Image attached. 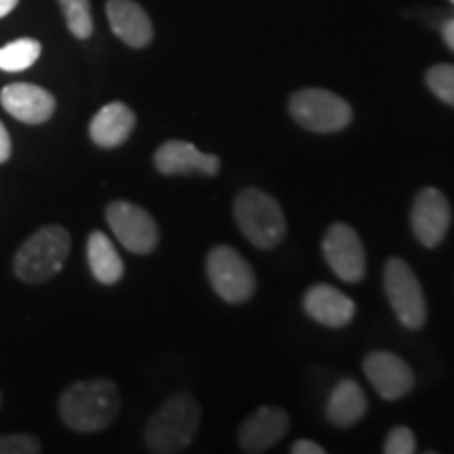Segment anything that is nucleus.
I'll return each mask as SVG.
<instances>
[{"label": "nucleus", "instance_id": "1", "mask_svg": "<svg viewBox=\"0 0 454 454\" xmlns=\"http://www.w3.org/2000/svg\"><path fill=\"white\" fill-rule=\"evenodd\" d=\"M121 412V394L110 379H90L67 387L59 397V417L78 434L110 427Z\"/></svg>", "mask_w": 454, "mask_h": 454}, {"label": "nucleus", "instance_id": "2", "mask_svg": "<svg viewBox=\"0 0 454 454\" xmlns=\"http://www.w3.org/2000/svg\"><path fill=\"white\" fill-rule=\"evenodd\" d=\"M200 404L185 391L170 395L145 425L144 440L150 452L177 454L192 444L200 427Z\"/></svg>", "mask_w": 454, "mask_h": 454}, {"label": "nucleus", "instance_id": "3", "mask_svg": "<svg viewBox=\"0 0 454 454\" xmlns=\"http://www.w3.org/2000/svg\"><path fill=\"white\" fill-rule=\"evenodd\" d=\"M70 234L61 225H44L15 253V276L26 284H43L59 274L70 254Z\"/></svg>", "mask_w": 454, "mask_h": 454}, {"label": "nucleus", "instance_id": "4", "mask_svg": "<svg viewBox=\"0 0 454 454\" xmlns=\"http://www.w3.org/2000/svg\"><path fill=\"white\" fill-rule=\"evenodd\" d=\"M234 219L247 240L263 251L278 247L286 236L282 207L257 187H247L236 196Z\"/></svg>", "mask_w": 454, "mask_h": 454}, {"label": "nucleus", "instance_id": "5", "mask_svg": "<svg viewBox=\"0 0 454 454\" xmlns=\"http://www.w3.org/2000/svg\"><path fill=\"white\" fill-rule=\"evenodd\" d=\"M291 116L311 133H339L348 129L354 110L343 98L326 89H301L288 101Z\"/></svg>", "mask_w": 454, "mask_h": 454}, {"label": "nucleus", "instance_id": "6", "mask_svg": "<svg viewBox=\"0 0 454 454\" xmlns=\"http://www.w3.org/2000/svg\"><path fill=\"white\" fill-rule=\"evenodd\" d=\"M383 288L397 320L411 331H419L427 322V303L417 274L404 259L387 261L383 274Z\"/></svg>", "mask_w": 454, "mask_h": 454}, {"label": "nucleus", "instance_id": "7", "mask_svg": "<svg viewBox=\"0 0 454 454\" xmlns=\"http://www.w3.org/2000/svg\"><path fill=\"white\" fill-rule=\"evenodd\" d=\"M207 276L225 303H244L257 291V278L248 261L227 244H219L208 253Z\"/></svg>", "mask_w": 454, "mask_h": 454}, {"label": "nucleus", "instance_id": "8", "mask_svg": "<svg viewBox=\"0 0 454 454\" xmlns=\"http://www.w3.org/2000/svg\"><path fill=\"white\" fill-rule=\"evenodd\" d=\"M106 221L124 248L135 254H150L160 240L156 219L139 204L116 200L107 204Z\"/></svg>", "mask_w": 454, "mask_h": 454}, {"label": "nucleus", "instance_id": "9", "mask_svg": "<svg viewBox=\"0 0 454 454\" xmlns=\"http://www.w3.org/2000/svg\"><path fill=\"white\" fill-rule=\"evenodd\" d=\"M322 253L328 268L334 276L343 282L356 284L366 274V251L360 236L354 227L348 223H333L328 227L325 240H322Z\"/></svg>", "mask_w": 454, "mask_h": 454}, {"label": "nucleus", "instance_id": "10", "mask_svg": "<svg viewBox=\"0 0 454 454\" xmlns=\"http://www.w3.org/2000/svg\"><path fill=\"white\" fill-rule=\"evenodd\" d=\"M411 225L423 247L434 248L446 238L450 227V204L435 187H425L417 194L411 211Z\"/></svg>", "mask_w": 454, "mask_h": 454}, {"label": "nucleus", "instance_id": "11", "mask_svg": "<svg viewBox=\"0 0 454 454\" xmlns=\"http://www.w3.org/2000/svg\"><path fill=\"white\" fill-rule=\"evenodd\" d=\"M364 374L383 400H400L414 385L412 368L391 351H372L364 357Z\"/></svg>", "mask_w": 454, "mask_h": 454}, {"label": "nucleus", "instance_id": "12", "mask_svg": "<svg viewBox=\"0 0 454 454\" xmlns=\"http://www.w3.org/2000/svg\"><path fill=\"white\" fill-rule=\"evenodd\" d=\"M288 431V414L278 406H261L240 425L238 444L244 452L259 454L278 444Z\"/></svg>", "mask_w": 454, "mask_h": 454}, {"label": "nucleus", "instance_id": "13", "mask_svg": "<svg viewBox=\"0 0 454 454\" xmlns=\"http://www.w3.org/2000/svg\"><path fill=\"white\" fill-rule=\"evenodd\" d=\"M154 167L162 175H217L221 168L219 156L204 154L190 141H167L156 150Z\"/></svg>", "mask_w": 454, "mask_h": 454}, {"label": "nucleus", "instance_id": "14", "mask_svg": "<svg viewBox=\"0 0 454 454\" xmlns=\"http://www.w3.org/2000/svg\"><path fill=\"white\" fill-rule=\"evenodd\" d=\"M0 104L11 116L26 124L47 122L55 112V98L36 84L15 82L0 90Z\"/></svg>", "mask_w": 454, "mask_h": 454}, {"label": "nucleus", "instance_id": "15", "mask_svg": "<svg viewBox=\"0 0 454 454\" xmlns=\"http://www.w3.org/2000/svg\"><path fill=\"white\" fill-rule=\"evenodd\" d=\"M303 308L311 320L328 328L348 326L356 316V303L331 284H314L303 297Z\"/></svg>", "mask_w": 454, "mask_h": 454}, {"label": "nucleus", "instance_id": "16", "mask_svg": "<svg viewBox=\"0 0 454 454\" xmlns=\"http://www.w3.org/2000/svg\"><path fill=\"white\" fill-rule=\"evenodd\" d=\"M107 20L112 32L133 49H144L154 38V27L141 4L135 0H107Z\"/></svg>", "mask_w": 454, "mask_h": 454}, {"label": "nucleus", "instance_id": "17", "mask_svg": "<svg viewBox=\"0 0 454 454\" xmlns=\"http://www.w3.org/2000/svg\"><path fill=\"white\" fill-rule=\"evenodd\" d=\"M135 124H137L135 112L122 101H114L95 114L89 124V135L95 145L110 150V147L122 145L130 137Z\"/></svg>", "mask_w": 454, "mask_h": 454}, {"label": "nucleus", "instance_id": "18", "mask_svg": "<svg viewBox=\"0 0 454 454\" xmlns=\"http://www.w3.org/2000/svg\"><path fill=\"white\" fill-rule=\"evenodd\" d=\"M366 411V394L354 379H343V381L334 385L326 404V419L334 427H351V425L364 419Z\"/></svg>", "mask_w": 454, "mask_h": 454}, {"label": "nucleus", "instance_id": "19", "mask_svg": "<svg viewBox=\"0 0 454 454\" xmlns=\"http://www.w3.org/2000/svg\"><path fill=\"white\" fill-rule=\"evenodd\" d=\"M87 259L93 278L106 286L121 282L124 276V263L104 231H93L87 240Z\"/></svg>", "mask_w": 454, "mask_h": 454}, {"label": "nucleus", "instance_id": "20", "mask_svg": "<svg viewBox=\"0 0 454 454\" xmlns=\"http://www.w3.org/2000/svg\"><path fill=\"white\" fill-rule=\"evenodd\" d=\"M41 53V43L34 41V38H20V41L4 44V47L0 49V70L24 72L30 66L36 64Z\"/></svg>", "mask_w": 454, "mask_h": 454}, {"label": "nucleus", "instance_id": "21", "mask_svg": "<svg viewBox=\"0 0 454 454\" xmlns=\"http://www.w3.org/2000/svg\"><path fill=\"white\" fill-rule=\"evenodd\" d=\"M59 7L66 17L67 30L74 36L84 41L93 34V15H90L89 0H59Z\"/></svg>", "mask_w": 454, "mask_h": 454}, {"label": "nucleus", "instance_id": "22", "mask_svg": "<svg viewBox=\"0 0 454 454\" xmlns=\"http://www.w3.org/2000/svg\"><path fill=\"white\" fill-rule=\"evenodd\" d=\"M425 81L435 98L454 107V66L440 64L429 67Z\"/></svg>", "mask_w": 454, "mask_h": 454}, {"label": "nucleus", "instance_id": "23", "mask_svg": "<svg viewBox=\"0 0 454 454\" xmlns=\"http://www.w3.org/2000/svg\"><path fill=\"white\" fill-rule=\"evenodd\" d=\"M41 450V440L30 434L0 435V454H38Z\"/></svg>", "mask_w": 454, "mask_h": 454}, {"label": "nucleus", "instance_id": "24", "mask_svg": "<svg viewBox=\"0 0 454 454\" xmlns=\"http://www.w3.org/2000/svg\"><path fill=\"white\" fill-rule=\"evenodd\" d=\"M414 450H417V440H414V434L408 427L391 429L387 438H385V454H412Z\"/></svg>", "mask_w": 454, "mask_h": 454}, {"label": "nucleus", "instance_id": "25", "mask_svg": "<svg viewBox=\"0 0 454 454\" xmlns=\"http://www.w3.org/2000/svg\"><path fill=\"white\" fill-rule=\"evenodd\" d=\"M293 454H325V446L316 444V442L311 440H297L291 448Z\"/></svg>", "mask_w": 454, "mask_h": 454}, {"label": "nucleus", "instance_id": "26", "mask_svg": "<svg viewBox=\"0 0 454 454\" xmlns=\"http://www.w3.org/2000/svg\"><path fill=\"white\" fill-rule=\"evenodd\" d=\"M11 152H13V145H11V135H9V130L4 129V124L0 122V164L9 160Z\"/></svg>", "mask_w": 454, "mask_h": 454}, {"label": "nucleus", "instance_id": "27", "mask_svg": "<svg viewBox=\"0 0 454 454\" xmlns=\"http://www.w3.org/2000/svg\"><path fill=\"white\" fill-rule=\"evenodd\" d=\"M442 38H444V43L454 51V20L446 21L444 27H442Z\"/></svg>", "mask_w": 454, "mask_h": 454}, {"label": "nucleus", "instance_id": "28", "mask_svg": "<svg viewBox=\"0 0 454 454\" xmlns=\"http://www.w3.org/2000/svg\"><path fill=\"white\" fill-rule=\"evenodd\" d=\"M17 4H20V0H0V20L3 17H7L11 11H13Z\"/></svg>", "mask_w": 454, "mask_h": 454}, {"label": "nucleus", "instance_id": "29", "mask_svg": "<svg viewBox=\"0 0 454 454\" xmlns=\"http://www.w3.org/2000/svg\"><path fill=\"white\" fill-rule=\"evenodd\" d=\"M0 406H3V394H0Z\"/></svg>", "mask_w": 454, "mask_h": 454}, {"label": "nucleus", "instance_id": "30", "mask_svg": "<svg viewBox=\"0 0 454 454\" xmlns=\"http://www.w3.org/2000/svg\"><path fill=\"white\" fill-rule=\"evenodd\" d=\"M450 3H452V4H454V0H450Z\"/></svg>", "mask_w": 454, "mask_h": 454}]
</instances>
